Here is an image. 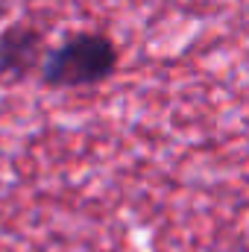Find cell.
<instances>
[{"instance_id": "obj_2", "label": "cell", "mask_w": 249, "mask_h": 252, "mask_svg": "<svg viewBox=\"0 0 249 252\" xmlns=\"http://www.w3.org/2000/svg\"><path fill=\"white\" fill-rule=\"evenodd\" d=\"M44 35L32 27H9L0 32V76L24 79L44 64Z\"/></svg>"}, {"instance_id": "obj_1", "label": "cell", "mask_w": 249, "mask_h": 252, "mask_svg": "<svg viewBox=\"0 0 249 252\" xmlns=\"http://www.w3.org/2000/svg\"><path fill=\"white\" fill-rule=\"evenodd\" d=\"M118 67V47L97 32L70 35L47 53L41 64V82L50 88H88L109 79Z\"/></svg>"}, {"instance_id": "obj_3", "label": "cell", "mask_w": 249, "mask_h": 252, "mask_svg": "<svg viewBox=\"0 0 249 252\" xmlns=\"http://www.w3.org/2000/svg\"><path fill=\"white\" fill-rule=\"evenodd\" d=\"M0 18H3V3H0Z\"/></svg>"}]
</instances>
